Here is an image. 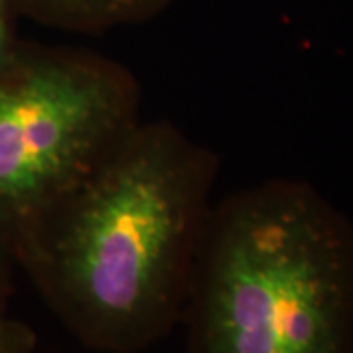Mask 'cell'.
<instances>
[{
	"mask_svg": "<svg viewBox=\"0 0 353 353\" xmlns=\"http://www.w3.org/2000/svg\"><path fill=\"white\" fill-rule=\"evenodd\" d=\"M218 155L143 118L16 248L41 296L99 353H141L183 322Z\"/></svg>",
	"mask_w": 353,
	"mask_h": 353,
	"instance_id": "cell-1",
	"label": "cell"
},
{
	"mask_svg": "<svg viewBox=\"0 0 353 353\" xmlns=\"http://www.w3.org/2000/svg\"><path fill=\"white\" fill-rule=\"evenodd\" d=\"M183 324L187 353H353V222L301 179L216 202Z\"/></svg>",
	"mask_w": 353,
	"mask_h": 353,
	"instance_id": "cell-2",
	"label": "cell"
},
{
	"mask_svg": "<svg viewBox=\"0 0 353 353\" xmlns=\"http://www.w3.org/2000/svg\"><path fill=\"white\" fill-rule=\"evenodd\" d=\"M139 120L126 65L69 46L14 51L0 65V230L14 245Z\"/></svg>",
	"mask_w": 353,
	"mask_h": 353,
	"instance_id": "cell-3",
	"label": "cell"
},
{
	"mask_svg": "<svg viewBox=\"0 0 353 353\" xmlns=\"http://www.w3.org/2000/svg\"><path fill=\"white\" fill-rule=\"evenodd\" d=\"M18 8L41 24L73 32L102 34L114 28L145 24L175 0H14Z\"/></svg>",
	"mask_w": 353,
	"mask_h": 353,
	"instance_id": "cell-4",
	"label": "cell"
},
{
	"mask_svg": "<svg viewBox=\"0 0 353 353\" xmlns=\"http://www.w3.org/2000/svg\"><path fill=\"white\" fill-rule=\"evenodd\" d=\"M34 345L36 336L32 330L0 316V353H30Z\"/></svg>",
	"mask_w": 353,
	"mask_h": 353,
	"instance_id": "cell-5",
	"label": "cell"
},
{
	"mask_svg": "<svg viewBox=\"0 0 353 353\" xmlns=\"http://www.w3.org/2000/svg\"><path fill=\"white\" fill-rule=\"evenodd\" d=\"M12 41H10V30H8V18H6V0H0V65L12 55Z\"/></svg>",
	"mask_w": 353,
	"mask_h": 353,
	"instance_id": "cell-6",
	"label": "cell"
},
{
	"mask_svg": "<svg viewBox=\"0 0 353 353\" xmlns=\"http://www.w3.org/2000/svg\"><path fill=\"white\" fill-rule=\"evenodd\" d=\"M0 299H2V283H0Z\"/></svg>",
	"mask_w": 353,
	"mask_h": 353,
	"instance_id": "cell-7",
	"label": "cell"
}]
</instances>
